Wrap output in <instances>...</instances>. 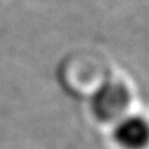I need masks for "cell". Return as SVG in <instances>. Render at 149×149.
<instances>
[{"label":"cell","instance_id":"obj_1","mask_svg":"<svg viewBox=\"0 0 149 149\" xmlns=\"http://www.w3.org/2000/svg\"><path fill=\"white\" fill-rule=\"evenodd\" d=\"M130 104V94L119 81L102 83L91 97V109L101 122H117L126 115Z\"/></svg>","mask_w":149,"mask_h":149},{"label":"cell","instance_id":"obj_2","mask_svg":"<svg viewBox=\"0 0 149 149\" xmlns=\"http://www.w3.org/2000/svg\"><path fill=\"white\" fill-rule=\"evenodd\" d=\"M113 137L124 149H144L149 144V123L138 115H124L116 122Z\"/></svg>","mask_w":149,"mask_h":149}]
</instances>
